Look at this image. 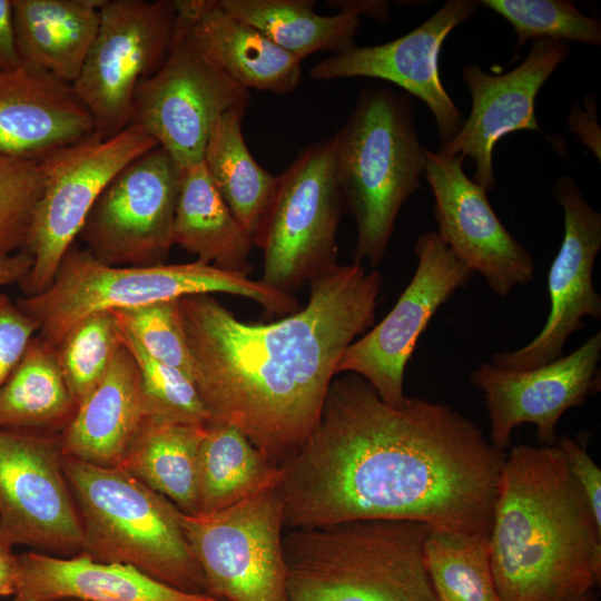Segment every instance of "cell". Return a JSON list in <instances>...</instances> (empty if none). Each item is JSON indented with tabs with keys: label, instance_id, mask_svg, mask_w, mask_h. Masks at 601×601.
Returning <instances> with one entry per match:
<instances>
[{
	"label": "cell",
	"instance_id": "2",
	"mask_svg": "<svg viewBox=\"0 0 601 601\" xmlns=\"http://www.w3.org/2000/svg\"><path fill=\"white\" fill-rule=\"evenodd\" d=\"M378 272L337 265L307 304L269 324L238 319L210 294L179 298L193 378L210 422L235 426L282 465L316 427L345 349L373 327Z\"/></svg>",
	"mask_w": 601,
	"mask_h": 601
},
{
	"label": "cell",
	"instance_id": "26",
	"mask_svg": "<svg viewBox=\"0 0 601 601\" xmlns=\"http://www.w3.org/2000/svg\"><path fill=\"white\" fill-rule=\"evenodd\" d=\"M174 245L196 260L248 276L253 239L214 185L204 161L180 167Z\"/></svg>",
	"mask_w": 601,
	"mask_h": 601
},
{
	"label": "cell",
	"instance_id": "29",
	"mask_svg": "<svg viewBox=\"0 0 601 601\" xmlns=\"http://www.w3.org/2000/svg\"><path fill=\"white\" fill-rule=\"evenodd\" d=\"M206 426L148 417L118 466L164 495L183 513L196 515L198 451Z\"/></svg>",
	"mask_w": 601,
	"mask_h": 601
},
{
	"label": "cell",
	"instance_id": "38",
	"mask_svg": "<svg viewBox=\"0 0 601 601\" xmlns=\"http://www.w3.org/2000/svg\"><path fill=\"white\" fill-rule=\"evenodd\" d=\"M37 335V324L7 295L0 294V387Z\"/></svg>",
	"mask_w": 601,
	"mask_h": 601
},
{
	"label": "cell",
	"instance_id": "40",
	"mask_svg": "<svg viewBox=\"0 0 601 601\" xmlns=\"http://www.w3.org/2000/svg\"><path fill=\"white\" fill-rule=\"evenodd\" d=\"M569 130L600 160V127L598 124L597 101L591 96L584 97V107L575 106L568 120Z\"/></svg>",
	"mask_w": 601,
	"mask_h": 601
},
{
	"label": "cell",
	"instance_id": "15",
	"mask_svg": "<svg viewBox=\"0 0 601 601\" xmlns=\"http://www.w3.org/2000/svg\"><path fill=\"white\" fill-rule=\"evenodd\" d=\"M414 254V275L394 307L345 349L336 370L363 377L390 404L405 398V367L428 322L474 275L436 231L422 234Z\"/></svg>",
	"mask_w": 601,
	"mask_h": 601
},
{
	"label": "cell",
	"instance_id": "33",
	"mask_svg": "<svg viewBox=\"0 0 601 601\" xmlns=\"http://www.w3.org/2000/svg\"><path fill=\"white\" fill-rule=\"evenodd\" d=\"M122 345V328L108 311L85 316L65 333L56 355L77 404L101 381Z\"/></svg>",
	"mask_w": 601,
	"mask_h": 601
},
{
	"label": "cell",
	"instance_id": "27",
	"mask_svg": "<svg viewBox=\"0 0 601 601\" xmlns=\"http://www.w3.org/2000/svg\"><path fill=\"white\" fill-rule=\"evenodd\" d=\"M228 13L249 23L278 47L305 59L315 52L332 55L356 46L361 16L351 8L335 7L337 13L314 11L312 0H217Z\"/></svg>",
	"mask_w": 601,
	"mask_h": 601
},
{
	"label": "cell",
	"instance_id": "41",
	"mask_svg": "<svg viewBox=\"0 0 601 601\" xmlns=\"http://www.w3.org/2000/svg\"><path fill=\"white\" fill-rule=\"evenodd\" d=\"M17 52L11 0H0V70L20 66Z\"/></svg>",
	"mask_w": 601,
	"mask_h": 601
},
{
	"label": "cell",
	"instance_id": "37",
	"mask_svg": "<svg viewBox=\"0 0 601 601\" xmlns=\"http://www.w3.org/2000/svg\"><path fill=\"white\" fill-rule=\"evenodd\" d=\"M111 313L148 355L193 377L194 359L183 324L179 298Z\"/></svg>",
	"mask_w": 601,
	"mask_h": 601
},
{
	"label": "cell",
	"instance_id": "11",
	"mask_svg": "<svg viewBox=\"0 0 601 601\" xmlns=\"http://www.w3.org/2000/svg\"><path fill=\"white\" fill-rule=\"evenodd\" d=\"M180 523L207 594L217 601H288L283 504L276 484Z\"/></svg>",
	"mask_w": 601,
	"mask_h": 601
},
{
	"label": "cell",
	"instance_id": "12",
	"mask_svg": "<svg viewBox=\"0 0 601 601\" xmlns=\"http://www.w3.org/2000/svg\"><path fill=\"white\" fill-rule=\"evenodd\" d=\"M176 19L175 1H102L97 35L71 83L101 138L128 127L135 91L164 62Z\"/></svg>",
	"mask_w": 601,
	"mask_h": 601
},
{
	"label": "cell",
	"instance_id": "34",
	"mask_svg": "<svg viewBox=\"0 0 601 601\" xmlns=\"http://www.w3.org/2000/svg\"><path fill=\"white\" fill-rule=\"evenodd\" d=\"M503 17L516 36L515 50L529 40L551 39L592 46L601 43V23L565 0H482Z\"/></svg>",
	"mask_w": 601,
	"mask_h": 601
},
{
	"label": "cell",
	"instance_id": "4",
	"mask_svg": "<svg viewBox=\"0 0 601 601\" xmlns=\"http://www.w3.org/2000/svg\"><path fill=\"white\" fill-rule=\"evenodd\" d=\"M430 530L391 520L289 530L288 601H440L423 561Z\"/></svg>",
	"mask_w": 601,
	"mask_h": 601
},
{
	"label": "cell",
	"instance_id": "25",
	"mask_svg": "<svg viewBox=\"0 0 601 601\" xmlns=\"http://www.w3.org/2000/svg\"><path fill=\"white\" fill-rule=\"evenodd\" d=\"M104 0H11L20 63L71 85L98 31Z\"/></svg>",
	"mask_w": 601,
	"mask_h": 601
},
{
	"label": "cell",
	"instance_id": "5",
	"mask_svg": "<svg viewBox=\"0 0 601 601\" xmlns=\"http://www.w3.org/2000/svg\"><path fill=\"white\" fill-rule=\"evenodd\" d=\"M333 140L343 206L357 228L354 263L366 259L376 266L401 208L424 175L426 149L412 101L385 88L365 89Z\"/></svg>",
	"mask_w": 601,
	"mask_h": 601
},
{
	"label": "cell",
	"instance_id": "45",
	"mask_svg": "<svg viewBox=\"0 0 601 601\" xmlns=\"http://www.w3.org/2000/svg\"><path fill=\"white\" fill-rule=\"evenodd\" d=\"M49 601H81V600L66 598V599H56V600H49Z\"/></svg>",
	"mask_w": 601,
	"mask_h": 601
},
{
	"label": "cell",
	"instance_id": "24",
	"mask_svg": "<svg viewBox=\"0 0 601 601\" xmlns=\"http://www.w3.org/2000/svg\"><path fill=\"white\" fill-rule=\"evenodd\" d=\"M148 417L137 363L122 345L62 431V454L97 466H118Z\"/></svg>",
	"mask_w": 601,
	"mask_h": 601
},
{
	"label": "cell",
	"instance_id": "8",
	"mask_svg": "<svg viewBox=\"0 0 601 601\" xmlns=\"http://www.w3.org/2000/svg\"><path fill=\"white\" fill-rule=\"evenodd\" d=\"M343 207L332 137L304 148L278 176L273 203L254 238L263 252L260 280L292 293L335 268Z\"/></svg>",
	"mask_w": 601,
	"mask_h": 601
},
{
	"label": "cell",
	"instance_id": "22",
	"mask_svg": "<svg viewBox=\"0 0 601 601\" xmlns=\"http://www.w3.org/2000/svg\"><path fill=\"white\" fill-rule=\"evenodd\" d=\"M12 601H217L161 583L121 563L101 562L78 553L62 558L38 551L17 554Z\"/></svg>",
	"mask_w": 601,
	"mask_h": 601
},
{
	"label": "cell",
	"instance_id": "28",
	"mask_svg": "<svg viewBox=\"0 0 601 601\" xmlns=\"http://www.w3.org/2000/svg\"><path fill=\"white\" fill-rule=\"evenodd\" d=\"M77 407L55 346L33 336L0 387V428L62 433Z\"/></svg>",
	"mask_w": 601,
	"mask_h": 601
},
{
	"label": "cell",
	"instance_id": "21",
	"mask_svg": "<svg viewBox=\"0 0 601 601\" xmlns=\"http://www.w3.org/2000/svg\"><path fill=\"white\" fill-rule=\"evenodd\" d=\"M95 132L71 85L24 65L0 70V150L41 160Z\"/></svg>",
	"mask_w": 601,
	"mask_h": 601
},
{
	"label": "cell",
	"instance_id": "44",
	"mask_svg": "<svg viewBox=\"0 0 601 601\" xmlns=\"http://www.w3.org/2000/svg\"><path fill=\"white\" fill-rule=\"evenodd\" d=\"M331 7H347L356 11L359 16L367 14L372 18L386 20L390 17V3L387 1H328Z\"/></svg>",
	"mask_w": 601,
	"mask_h": 601
},
{
	"label": "cell",
	"instance_id": "30",
	"mask_svg": "<svg viewBox=\"0 0 601 601\" xmlns=\"http://www.w3.org/2000/svg\"><path fill=\"white\" fill-rule=\"evenodd\" d=\"M280 465L268 460L235 426L209 422L198 451V514L225 510L275 485Z\"/></svg>",
	"mask_w": 601,
	"mask_h": 601
},
{
	"label": "cell",
	"instance_id": "42",
	"mask_svg": "<svg viewBox=\"0 0 601 601\" xmlns=\"http://www.w3.org/2000/svg\"><path fill=\"white\" fill-rule=\"evenodd\" d=\"M32 256L26 250L13 254L0 253V287L21 284L32 267Z\"/></svg>",
	"mask_w": 601,
	"mask_h": 601
},
{
	"label": "cell",
	"instance_id": "6",
	"mask_svg": "<svg viewBox=\"0 0 601 601\" xmlns=\"http://www.w3.org/2000/svg\"><path fill=\"white\" fill-rule=\"evenodd\" d=\"M62 464L80 519L81 553L130 565L180 591L207 594L174 503L120 466L65 455Z\"/></svg>",
	"mask_w": 601,
	"mask_h": 601
},
{
	"label": "cell",
	"instance_id": "36",
	"mask_svg": "<svg viewBox=\"0 0 601 601\" xmlns=\"http://www.w3.org/2000/svg\"><path fill=\"white\" fill-rule=\"evenodd\" d=\"M43 190L40 160L0 150V253L23 250Z\"/></svg>",
	"mask_w": 601,
	"mask_h": 601
},
{
	"label": "cell",
	"instance_id": "13",
	"mask_svg": "<svg viewBox=\"0 0 601 601\" xmlns=\"http://www.w3.org/2000/svg\"><path fill=\"white\" fill-rule=\"evenodd\" d=\"M61 433L0 428V543L56 556L81 552Z\"/></svg>",
	"mask_w": 601,
	"mask_h": 601
},
{
	"label": "cell",
	"instance_id": "32",
	"mask_svg": "<svg viewBox=\"0 0 601 601\" xmlns=\"http://www.w3.org/2000/svg\"><path fill=\"white\" fill-rule=\"evenodd\" d=\"M423 561L440 601H502L491 569L487 535L431 529Z\"/></svg>",
	"mask_w": 601,
	"mask_h": 601
},
{
	"label": "cell",
	"instance_id": "3",
	"mask_svg": "<svg viewBox=\"0 0 601 601\" xmlns=\"http://www.w3.org/2000/svg\"><path fill=\"white\" fill-rule=\"evenodd\" d=\"M502 601H594L601 525L554 445L505 456L487 535Z\"/></svg>",
	"mask_w": 601,
	"mask_h": 601
},
{
	"label": "cell",
	"instance_id": "43",
	"mask_svg": "<svg viewBox=\"0 0 601 601\" xmlns=\"http://www.w3.org/2000/svg\"><path fill=\"white\" fill-rule=\"evenodd\" d=\"M17 554L12 548L0 543V595L12 597L17 575Z\"/></svg>",
	"mask_w": 601,
	"mask_h": 601
},
{
	"label": "cell",
	"instance_id": "19",
	"mask_svg": "<svg viewBox=\"0 0 601 601\" xmlns=\"http://www.w3.org/2000/svg\"><path fill=\"white\" fill-rule=\"evenodd\" d=\"M480 6L475 0H449L406 35L382 45L355 46L331 55L314 65L309 76L316 80L365 77L392 82L428 107L441 145L445 144L459 132L464 119L443 87L439 56L450 32Z\"/></svg>",
	"mask_w": 601,
	"mask_h": 601
},
{
	"label": "cell",
	"instance_id": "31",
	"mask_svg": "<svg viewBox=\"0 0 601 601\" xmlns=\"http://www.w3.org/2000/svg\"><path fill=\"white\" fill-rule=\"evenodd\" d=\"M246 108H234L216 122L208 139L204 164L218 193L253 239L273 203L278 176L264 169L243 135Z\"/></svg>",
	"mask_w": 601,
	"mask_h": 601
},
{
	"label": "cell",
	"instance_id": "17",
	"mask_svg": "<svg viewBox=\"0 0 601 601\" xmlns=\"http://www.w3.org/2000/svg\"><path fill=\"white\" fill-rule=\"evenodd\" d=\"M463 160L425 150L424 176L434 196L436 234L495 295L506 297L515 286L532 282L534 260L495 214L487 193L467 177Z\"/></svg>",
	"mask_w": 601,
	"mask_h": 601
},
{
	"label": "cell",
	"instance_id": "16",
	"mask_svg": "<svg viewBox=\"0 0 601 601\" xmlns=\"http://www.w3.org/2000/svg\"><path fill=\"white\" fill-rule=\"evenodd\" d=\"M552 194L563 209L564 235L548 274L550 312L530 343L492 355V364L503 368L525 371L558 359L566 339L585 327L584 317L601 318V296L592 278L601 247V214L570 176L559 178Z\"/></svg>",
	"mask_w": 601,
	"mask_h": 601
},
{
	"label": "cell",
	"instance_id": "23",
	"mask_svg": "<svg viewBox=\"0 0 601 601\" xmlns=\"http://www.w3.org/2000/svg\"><path fill=\"white\" fill-rule=\"evenodd\" d=\"M175 6L201 52L245 89L284 95L298 86L302 61L217 0H176Z\"/></svg>",
	"mask_w": 601,
	"mask_h": 601
},
{
	"label": "cell",
	"instance_id": "35",
	"mask_svg": "<svg viewBox=\"0 0 601 601\" xmlns=\"http://www.w3.org/2000/svg\"><path fill=\"white\" fill-rule=\"evenodd\" d=\"M122 341L137 363L150 418L199 426L210 422V414L190 375L152 358L124 328Z\"/></svg>",
	"mask_w": 601,
	"mask_h": 601
},
{
	"label": "cell",
	"instance_id": "18",
	"mask_svg": "<svg viewBox=\"0 0 601 601\" xmlns=\"http://www.w3.org/2000/svg\"><path fill=\"white\" fill-rule=\"evenodd\" d=\"M600 359L598 332L572 353L532 370L481 363L471 372L470 382L484 395L493 446L504 452L512 431L524 423L536 426L541 445H554L562 415L599 390Z\"/></svg>",
	"mask_w": 601,
	"mask_h": 601
},
{
	"label": "cell",
	"instance_id": "9",
	"mask_svg": "<svg viewBox=\"0 0 601 601\" xmlns=\"http://www.w3.org/2000/svg\"><path fill=\"white\" fill-rule=\"evenodd\" d=\"M157 146L144 130L129 125L110 138L95 132L40 160L43 190L24 247L33 263L20 284L26 296L39 294L51 284L63 255L109 181Z\"/></svg>",
	"mask_w": 601,
	"mask_h": 601
},
{
	"label": "cell",
	"instance_id": "1",
	"mask_svg": "<svg viewBox=\"0 0 601 601\" xmlns=\"http://www.w3.org/2000/svg\"><path fill=\"white\" fill-rule=\"evenodd\" d=\"M505 456L452 406L390 404L348 373L332 381L313 433L280 465L284 526L391 520L489 535Z\"/></svg>",
	"mask_w": 601,
	"mask_h": 601
},
{
	"label": "cell",
	"instance_id": "7",
	"mask_svg": "<svg viewBox=\"0 0 601 601\" xmlns=\"http://www.w3.org/2000/svg\"><path fill=\"white\" fill-rule=\"evenodd\" d=\"M211 293L249 298L274 314H292L298 308L292 293L199 260L110 266L75 245L66 252L43 292L16 303L37 324V335L57 346L65 333L89 314Z\"/></svg>",
	"mask_w": 601,
	"mask_h": 601
},
{
	"label": "cell",
	"instance_id": "39",
	"mask_svg": "<svg viewBox=\"0 0 601 601\" xmlns=\"http://www.w3.org/2000/svg\"><path fill=\"white\" fill-rule=\"evenodd\" d=\"M566 464L601 525V470L579 441L562 436L558 442Z\"/></svg>",
	"mask_w": 601,
	"mask_h": 601
},
{
	"label": "cell",
	"instance_id": "20",
	"mask_svg": "<svg viewBox=\"0 0 601 601\" xmlns=\"http://www.w3.org/2000/svg\"><path fill=\"white\" fill-rule=\"evenodd\" d=\"M568 42L534 40L528 57L505 73H487L474 63L462 68L471 95V111L459 132L439 151L469 157L475 165L474 181L486 193L495 185L493 149L506 135L540 130L535 99L546 80L565 60Z\"/></svg>",
	"mask_w": 601,
	"mask_h": 601
},
{
	"label": "cell",
	"instance_id": "14",
	"mask_svg": "<svg viewBox=\"0 0 601 601\" xmlns=\"http://www.w3.org/2000/svg\"><path fill=\"white\" fill-rule=\"evenodd\" d=\"M180 167L161 147L139 156L106 186L79 236L85 249L110 266L166 264Z\"/></svg>",
	"mask_w": 601,
	"mask_h": 601
},
{
	"label": "cell",
	"instance_id": "10",
	"mask_svg": "<svg viewBox=\"0 0 601 601\" xmlns=\"http://www.w3.org/2000/svg\"><path fill=\"white\" fill-rule=\"evenodd\" d=\"M249 100V90L201 52L187 20L177 11L168 53L161 66L138 85L129 125L144 130L184 167L204 160L218 119L230 109L246 108Z\"/></svg>",
	"mask_w": 601,
	"mask_h": 601
}]
</instances>
